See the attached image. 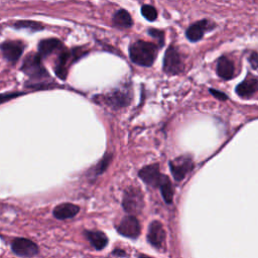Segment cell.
Here are the masks:
<instances>
[{"label": "cell", "mask_w": 258, "mask_h": 258, "mask_svg": "<svg viewBox=\"0 0 258 258\" xmlns=\"http://www.w3.org/2000/svg\"><path fill=\"white\" fill-rule=\"evenodd\" d=\"M214 27L215 23H213L209 19H202L188 26L185 31V36L188 40L195 42L200 40L207 31L212 30Z\"/></svg>", "instance_id": "cell-7"}, {"label": "cell", "mask_w": 258, "mask_h": 258, "mask_svg": "<svg viewBox=\"0 0 258 258\" xmlns=\"http://www.w3.org/2000/svg\"><path fill=\"white\" fill-rule=\"evenodd\" d=\"M211 93H212L215 97H217V98H219V99H223V100L227 99V96H226L225 94H223V93H221V92H218V91H216V90H211Z\"/></svg>", "instance_id": "cell-27"}, {"label": "cell", "mask_w": 258, "mask_h": 258, "mask_svg": "<svg viewBox=\"0 0 258 258\" xmlns=\"http://www.w3.org/2000/svg\"><path fill=\"white\" fill-rule=\"evenodd\" d=\"M70 57H71V53L68 50H62L58 56L56 67H55V75L61 80H64L67 78L68 61Z\"/></svg>", "instance_id": "cell-19"}, {"label": "cell", "mask_w": 258, "mask_h": 258, "mask_svg": "<svg viewBox=\"0 0 258 258\" xmlns=\"http://www.w3.org/2000/svg\"><path fill=\"white\" fill-rule=\"evenodd\" d=\"M113 254H114V255H117V256H126V253H125L124 251L120 250V249H115V250L113 251Z\"/></svg>", "instance_id": "cell-28"}, {"label": "cell", "mask_w": 258, "mask_h": 258, "mask_svg": "<svg viewBox=\"0 0 258 258\" xmlns=\"http://www.w3.org/2000/svg\"><path fill=\"white\" fill-rule=\"evenodd\" d=\"M123 208L128 213H138L143 208V195L138 188H129L123 198Z\"/></svg>", "instance_id": "cell-4"}, {"label": "cell", "mask_w": 258, "mask_h": 258, "mask_svg": "<svg viewBox=\"0 0 258 258\" xmlns=\"http://www.w3.org/2000/svg\"><path fill=\"white\" fill-rule=\"evenodd\" d=\"M14 27L18 28V29H21V28L29 29L32 31L41 30L43 28V26L40 23L35 22V21H30V20H20L14 24Z\"/></svg>", "instance_id": "cell-21"}, {"label": "cell", "mask_w": 258, "mask_h": 258, "mask_svg": "<svg viewBox=\"0 0 258 258\" xmlns=\"http://www.w3.org/2000/svg\"><path fill=\"white\" fill-rule=\"evenodd\" d=\"M141 14L148 21H154L157 18V11L151 5H143L141 7Z\"/></svg>", "instance_id": "cell-22"}, {"label": "cell", "mask_w": 258, "mask_h": 258, "mask_svg": "<svg viewBox=\"0 0 258 258\" xmlns=\"http://www.w3.org/2000/svg\"><path fill=\"white\" fill-rule=\"evenodd\" d=\"M105 100L108 105L113 108H120L126 106L129 103V96L123 92L116 91L112 94H109L105 97Z\"/></svg>", "instance_id": "cell-17"}, {"label": "cell", "mask_w": 258, "mask_h": 258, "mask_svg": "<svg viewBox=\"0 0 258 258\" xmlns=\"http://www.w3.org/2000/svg\"><path fill=\"white\" fill-rule=\"evenodd\" d=\"M13 253L21 257H31L38 253L36 244L25 238H17L11 244Z\"/></svg>", "instance_id": "cell-6"}, {"label": "cell", "mask_w": 258, "mask_h": 258, "mask_svg": "<svg viewBox=\"0 0 258 258\" xmlns=\"http://www.w3.org/2000/svg\"><path fill=\"white\" fill-rule=\"evenodd\" d=\"M148 34H150L153 38L157 39L160 46L163 45V42H164V33H163V31L155 29V28H150L148 30Z\"/></svg>", "instance_id": "cell-23"}, {"label": "cell", "mask_w": 258, "mask_h": 258, "mask_svg": "<svg viewBox=\"0 0 258 258\" xmlns=\"http://www.w3.org/2000/svg\"><path fill=\"white\" fill-rule=\"evenodd\" d=\"M217 73L224 80H230L234 77L235 67L231 59L226 56H222L217 62Z\"/></svg>", "instance_id": "cell-13"}, {"label": "cell", "mask_w": 258, "mask_h": 258, "mask_svg": "<svg viewBox=\"0 0 258 258\" xmlns=\"http://www.w3.org/2000/svg\"><path fill=\"white\" fill-rule=\"evenodd\" d=\"M248 59H249V62L251 63V66H252V68H254V69L258 68V53L257 52H255V51L252 52Z\"/></svg>", "instance_id": "cell-26"}, {"label": "cell", "mask_w": 258, "mask_h": 258, "mask_svg": "<svg viewBox=\"0 0 258 258\" xmlns=\"http://www.w3.org/2000/svg\"><path fill=\"white\" fill-rule=\"evenodd\" d=\"M80 211V208L74 204L66 203V204H60L56 206L53 210V216L56 219L59 220H64V219H70L75 217Z\"/></svg>", "instance_id": "cell-14"}, {"label": "cell", "mask_w": 258, "mask_h": 258, "mask_svg": "<svg viewBox=\"0 0 258 258\" xmlns=\"http://www.w3.org/2000/svg\"><path fill=\"white\" fill-rule=\"evenodd\" d=\"M21 70L32 79H42L48 76L38 53L28 54L22 63Z\"/></svg>", "instance_id": "cell-2"}, {"label": "cell", "mask_w": 258, "mask_h": 258, "mask_svg": "<svg viewBox=\"0 0 258 258\" xmlns=\"http://www.w3.org/2000/svg\"><path fill=\"white\" fill-rule=\"evenodd\" d=\"M157 55V46L148 41L137 40L129 46V56L131 60L139 66H151Z\"/></svg>", "instance_id": "cell-1"}, {"label": "cell", "mask_w": 258, "mask_h": 258, "mask_svg": "<svg viewBox=\"0 0 258 258\" xmlns=\"http://www.w3.org/2000/svg\"><path fill=\"white\" fill-rule=\"evenodd\" d=\"M148 242L155 248H161L163 242L165 240V231L162 227V224L158 221H153L149 225L148 234H147Z\"/></svg>", "instance_id": "cell-10"}, {"label": "cell", "mask_w": 258, "mask_h": 258, "mask_svg": "<svg viewBox=\"0 0 258 258\" xmlns=\"http://www.w3.org/2000/svg\"><path fill=\"white\" fill-rule=\"evenodd\" d=\"M62 46L61 42L56 38H48L43 39L38 43V54L42 56H46L53 52L54 50L60 48Z\"/></svg>", "instance_id": "cell-15"}, {"label": "cell", "mask_w": 258, "mask_h": 258, "mask_svg": "<svg viewBox=\"0 0 258 258\" xmlns=\"http://www.w3.org/2000/svg\"><path fill=\"white\" fill-rule=\"evenodd\" d=\"M109 160H110V157H109V158H108V157H104V158L101 160V162L99 163V165L97 166L96 172H97V173L103 172V171L106 169V167H107V165H108V163H109Z\"/></svg>", "instance_id": "cell-25"}, {"label": "cell", "mask_w": 258, "mask_h": 258, "mask_svg": "<svg viewBox=\"0 0 258 258\" xmlns=\"http://www.w3.org/2000/svg\"><path fill=\"white\" fill-rule=\"evenodd\" d=\"M88 240L92 244V246L96 250H101L103 249L107 243H108V238L107 236L100 231H86L85 232Z\"/></svg>", "instance_id": "cell-16"}, {"label": "cell", "mask_w": 258, "mask_h": 258, "mask_svg": "<svg viewBox=\"0 0 258 258\" xmlns=\"http://www.w3.org/2000/svg\"><path fill=\"white\" fill-rule=\"evenodd\" d=\"M23 93H20V92H11V93H3V94H0V104L2 103H5L7 101H10L20 95H22Z\"/></svg>", "instance_id": "cell-24"}, {"label": "cell", "mask_w": 258, "mask_h": 258, "mask_svg": "<svg viewBox=\"0 0 258 258\" xmlns=\"http://www.w3.org/2000/svg\"><path fill=\"white\" fill-rule=\"evenodd\" d=\"M139 177L146 184H148L152 187H157L160 184V181L163 177V174L160 173L158 164L154 163V164H150V165H147V166L143 167L139 171Z\"/></svg>", "instance_id": "cell-9"}, {"label": "cell", "mask_w": 258, "mask_h": 258, "mask_svg": "<svg viewBox=\"0 0 258 258\" xmlns=\"http://www.w3.org/2000/svg\"><path fill=\"white\" fill-rule=\"evenodd\" d=\"M183 69L181 56L177 49L173 46L170 45L164 54L163 58V70L166 74L169 75H176L181 73Z\"/></svg>", "instance_id": "cell-3"}, {"label": "cell", "mask_w": 258, "mask_h": 258, "mask_svg": "<svg viewBox=\"0 0 258 258\" xmlns=\"http://www.w3.org/2000/svg\"><path fill=\"white\" fill-rule=\"evenodd\" d=\"M158 187L160 188L163 200L167 204H170L172 202V198H173V188H172L169 178L166 175H163Z\"/></svg>", "instance_id": "cell-20"}, {"label": "cell", "mask_w": 258, "mask_h": 258, "mask_svg": "<svg viewBox=\"0 0 258 258\" xmlns=\"http://www.w3.org/2000/svg\"><path fill=\"white\" fill-rule=\"evenodd\" d=\"M0 33H1V26H0Z\"/></svg>", "instance_id": "cell-29"}, {"label": "cell", "mask_w": 258, "mask_h": 258, "mask_svg": "<svg viewBox=\"0 0 258 258\" xmlns=\"http://www.w3.org/2000/svg\"><path fill=\"white\" fill-rule=\"evenodd\" d=\"M117 231L127 238H137L140 234V225L138 220L133 216L125 217L117 227Z\"/></svg>", "instance_id": "cell-8"}, {"label": "cell", "mask_w": 258, "mask_h": 258, "mask_svg": "<svg viewBox=\"0 0 258 258\" xmlns=\"http://www.w3.org/2000/svg\"><path fill=\"white\" fill-rule=\"evenodd\" d=\"M170 171L175 180H181L192 168V160L188 155L179 156L169 162Z\"/></svg>", "instance_id": "cell-5"}, {"label": "cell", "mask_w": 258, "mask_h": 258, "mask_svg": "<svg viewBox=\"0 0 258 258\" xmlns=\"http://www.w3.org/2000/svg\"><path fill=\"white\" fill-rule=\"evenodd\" d=\"M258 92V78L248 75V77L236 87V93L243 98H249Z\"/></svg>", "instance_id": "cell-12"}, {"label": "cell", "mask_w": 258, "mask_h": 258, "mask_svg": "<svg viewBox=\"0 0 258 258\" xmlns=\"http://www.w3.org/2000/svg\"><path fill=\"white\" fill-rule=\"evenodd\" d=\"M23 43L20 41H5L0 45L3 56L10 62L18 60L23 51Z\"/></svg>", "instance_id": "cell-11"}, {"label": "cell", "mask_w": 258, "mask_h": 258, "mask_svg": "<svg viewBox=\"0 0 258 258\" xmlns=\"http://www.w3.org/2000/svg\"><path fill=\"white\" fill-rule=\"evenodd\" d=\"M113 24L119 28H129L133 25V20L127 10L120 9L113 16Z\"/></svg>", "instance_id": "cell-18"}]
</instances>
